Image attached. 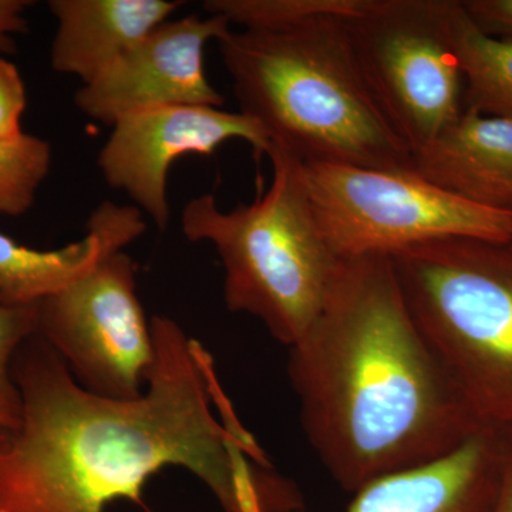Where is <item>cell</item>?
<instances>
[{
  "mask_svg": "<svg viewBox=\"0 0 512 512\" xmlns=\"http://www.w3.org/2000/svg\"><path fill=\"white\" fill-rule=\"evenodd\" d=\"M156 363L137 399L89 392L40 338L13 359L22 421L0 429V512H106L140 500L167 467L190 471L225 512H299L302 495L239 423L214 360L167 316L151 318Z\"/></svg>",
  "mask_w": 512,
  "mask_h": 512,
  "instance_id": "6da1fadb",
  "label": "cell"
},
{
  "mask_svg": "<svg viewBox=\"0 0 512 512\" xmlns=\"http://www.w3.org/2000/svg\"><path fill=\"white\" fill-rule=\"evenodd\" d=\"M288 373L309 443L349 493L484 427L413 318L389 256L343 261L319 318L289 348Z\"/></svg>",
  "mask_w": 512,
  "mask_h": 512,
  "instance_id": "7a4b0ae2",
  "label": "cell"
},
{
  "mask_svg": "<svg viewBox=\"0 0 512 512\" xmlns=\"http://www.w3.org/2000/svg\"><path fill=\"white\" fill-rule=\"evenodd\" d=\"M346 18L318 16L218 40L241 113L302 164L413 171L350 45Z\"/></svg>",
  "mask_w": 512,
  "mask_h": 512,
  "instance_id": "3957f363",
  "label": "cell"
},
{
  "mask_svg": "<svg viewBox=\"0 0 512 512\" xmlns=\"http://www.w3.org/2000/svg\"><path fill=\"white\" fill-rule=\"evenodd\" d=\"M266 156L274 177L252 204L225 212L214 195H200L185 205L181 228L220 255L229 311L261 320L291 348L325 308L343 261L320 232L301 161L274 146Z\"/></svg>",
  "mask_w": 512,
  "mask_h": 512,
  "instance_id": "277c9868",
  "label": "cell"
},
{
  "mask_svg": "<svg viewBox=\"0 0 512 512\" xmlns=\"http://www.w3.org/2000/svg\"><path fill=\"white\" fill-rule=\"evenodd\" d=\"M407 306L478 423L512 427V242L447 238L389 256Z\"/></svg>",
  "mask_w": 512,
  "mask_h": 512,
  "instance_id": "5b68a950",
  "label": "cell"
},
{
  "mask_svg": "<svg viewBox=\"0 0 512 512\" xmlns=\"http://www.w3.org/2000/svg\"><path fill=\"white\" fill-rule=\"evenodd\" d=\"M323 238L342 261L447 238L512 242V212L451 194L414 171L302 164Z\"/></svg>",
  "mask_w": 512,
  "mask_h": 512,
  "instance_id": "8992f818",
  "label": "cell"
},
{
  "mask_svg": "<svg viewBox=\"0 0 512 512\" xmlns=\"http://www.w3.org/2000/svg\"><path fill=\"white\" fill-rule=\"evenodd\" d=\"M456 0H369L346 18L367 89L413 156L464 111Z\"/></svg>",
  "mask_w": 512,
  "mask_h": 512,
  "instance_id": "52a82bcc",
  "label": "cell"
},
{
  "mask_svg": "<svg viewBox=\"0 0 512 512\" xmlns=\"http://www.w3.org/2000/svg\"><path fill=\"white\" fill-rule=\"evenodd\" d=\"M37 335L84 389L110 399L140 397L156 363V345L130 255L120 251L106 256L40 302Z\"/></svg>",
  "mask_w": 512,
  "mask_h": 512,
  "instance_id": "ba28073f",
  "label": "cell"
},
{
  "mask_svg": "<svg viewBox=\"0 0 512 512\" xmlns=\"http://www.w3.org/2000/svg\"><path fill=\"white\" fill-rule=\"evenodd\" d=\"M111 127L97 160L101 174L161 229L170 222L167 181L178 158L211 156L231 140L247 141L256 156L271 150L255 121L222 107H156L127 114Z\"/></svg>",
  "mask_w": 512,
  "mask_h": 512,
  "instance_id": "9c48e42d",
  "label": "cell"
},
{
  "mask_svg": "<svg viewBox=\"0 0 512 512\" xmlns=\"http://www.w3.org/2000/svg\"><path fill=\"white\" fill-rule=\"evenodd\" d=\"M218 15L167 20L141 37L74 96L89 119L113 126L136 111L167 106H224L205 73V46L231 32Z\"/></svg>",
  "mask_w": 512,
  "mask_h": 512,
  "instance_id": "30bf717a",
  "label": "cell"
},
{
  "mask_svg": "<svg viewBox=\"0 0 512 512\" xmlns=\"http://www.w3.org/2000/svg\"><path fill=\"white\" fill-rule=\"evenodd\" d=\"M500 460L501 431L483 427L436 460L363 485L348 512H491Z\"/></svg>",
  "mask_w": 512,
  "mask_h": 512,
  "instance_id": "8fae6325",
  "label": "cell"
},
{
  "mask_svg": "<svg viewBox=\"0 0 512 512\" xmlns=\"http://www.w3.org/2000/svg\"><path fill=\"white\" fill-rule=\"evenodd\" d=\"M146 228L137 207L106 201L90 215L84 237L66 247L43 251L0 232V301L39 305L92 271L101 259L124 251Z\"/></svg>",
  "mask_w": 512,
  "mask_h": 512,
  "instance_id": "7c38bea8",
  "label": "cell"
},
{
  "mask_svg": "<svg viewBox=\"0 0 512 512\" xmlns=\"http://www.w3.org/2000/svg\"><path fill=\"white\" fill-rule=\"evenodd\" d=\"M413 171L464 200L512 212V121L464 110L414 154Z\"/></svg>",
  "mask_w": 512,
  "mask_h": 512,
  "instance_id": "4fadbf2b",
  "label": "cell"
},
{
  "mask_svg": "<svg viewBox=\"0 0 512 512\" xmlns=\"http://www.w3.org/2000/svg\"><path fill=\"white\" fill-rule=\"evenodd\" d=\"M183 5L174 0H50L57 28L50 64L92 82Z\"/></svg>",
  "mask_w": 512,
  "mask_h": 512,
  "instance_id": "5bb4252c",
  "label": "cell"
},
{
  "mask_svg": "<svg viewBox=\"0 0 512 512\" xmlns=\"http://www.w3.org/2000/svg\"><path fill=\"white\" fill-rule=\"evenodd\" d=\"M454 46L464 80V110L512 121V39L487 35L463 2L453 15Z\"/></svg>",
  "mask_w": 512,
  "mask_h": 512,
  "instance_id": "9a60e30c",
  "label": "cell"
},
{
  "mask_svg": "<svg viewBox=\"0 0 512 512\" xmlns=\"http://www.w3.org/2000/svg\"><path fill=\"white\" fill-rule=\"evenodd\" d=\"M52 165V147L42 138L23 134L0 140V220L20 217L33 207Z\"/></svg>",
  "mask_w": 512,
  "mask_h": 512,
  "instance_id": "2e32d148",
  "label": "cell"
},
{
  "mask_svg": "<svg viewBox=\"0 0 512 512\" xmlns=\"http://www.w3.org/2000/svg\"><path fill=\"white\" fill-rule=\"evenodd\" d=\"M369 0H208V15L222 16L244 29L275 28L318 16L350 18Z\"/></svg>",
  "mask_w": 512,
  "mask_h": 512,
  "instance_id": "e0dca14e",
  "label": "cell"
},
{
  "mask_svg": "<svg viewBox=\"0 0 512 512\" xmlns=\"http://www.w3.org/2000/svg\"><path fill=\"white\" fill-rule=\"evenodd\" d=\"M37 335V305L9 306L0 301V429H16L22 421V394L12 365L26 340Z\"/></svg>",
  "mask_w": 512,
  "mask_h": 512,
  "instance_id": "ac0fdd59",
  "label": "cell"
},
{
  "mask_svg": "<svg viewBox=\"0 0 512 512\" xmlns=\"http://www.w3.org/2000/svg\"><path fill=\"white\" fill-rule=\"evenodd\" d=\"M26 89L18 67L0 57V140H16L25 134Z\"/></svg>",
  "mask_w": 512,
  "mask_h": 512,
  "instance_id": "d6986e66",
  "label": "cell"
},
{
  "mask_svg": "<svg viewBox=\"0 0 512 512\" xmlns=\"http://www.w3.org/2000/svg\"><path fill=\"white\" fill-rule=\"evenodd\" d=\"M463 6L487 35L512 39V0H464Z\"/></svg>",
  "mask_w": 512,
  "mask_h": 512,
  "instance_id": "ffe728a7",
  "label": "cell"
},
{
  "mask_svg": "<svg viewBox=\"0 0 512 512\" xmlns=\"http://www.w3.org/2000/svg\"><path fill=\"white\" fill-rule=\"evenodd\" d=\"M29 0H0V55H12L16 50V37L28 30L26 10Z\"/></svg>",
  "mask_w": 512,
  "mask_h": 512,
  "instance_id": "44dd1931",
  "label": "cell"
},
{
  "mask_svg": "<svg viewBox=\"0 0 512 512\" xmlns=\"http://www.w3.org/2000/svg\"><path fill=\"white\" fill-rule=\"evenodd\" d=\"M500 431V478L491 512H512V427Z\"/></svg>",
  "mask_w": 512,
  "mask_h": 512,
  "instance_id": "7402d4cb",
  "label": "cell"
}]
</instances>
